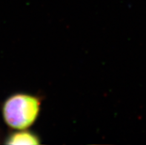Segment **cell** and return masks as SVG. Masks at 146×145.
Returning a JSON list of instances; mask_svg holds the SVG:
<instances>
[{
	"instance_id": "cell-1",
	"label": "cell",
	"mask_w": 146,
	"mask_h": 145,
	"mask_svg": "<svg viewBox=\"0 0 146 145\" xmlns=\"http://www.w3.org/2000/svg\"><path fill=\"white\" fill-rule=\"evenodd\" d=\"M40 106L39 97L29 94H14L7 98L2 105L5 122L11 128L25 130L35 122Z\"/></svg>"
},
{
	"instance_id": "cell-2",
	"label": "cell",
	"mask_w": 146,
	"mask_h": 145,
	"mask_svg": "<svg viewBox=\"0 0 146 145\" xmlns=\"http://www.w3.org/2000/svg\"><path fill=\"white\" fill-rule=\"evenodd\" d=\"M5 143L6 144H39L40 140L35 133L21 130L8 135Z\"/></svg>"
}]
</instances>
